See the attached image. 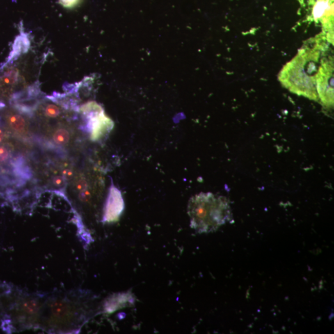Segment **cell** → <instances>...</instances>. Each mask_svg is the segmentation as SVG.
Here are the masks:
<instances>
[{"label":"cell","mask_w":334,"mask_h":334,"mask_svg":"<svg viewBox=\"0 0 334 334\" xmlns=\"http://www.w3.org/2000/svg\"><path fill=\"white\" fill-rule=\"evenodd\" d=\"M75 289L45 294L40 329L50 334H75L91 317L90 298Z\"/></svg>","instance_id":"6da1fadb"},{"label":"cell","mask_w":334,"mask_h":334,"mask_svg":"<svg viewBox=\"0 0 334 334\" xmlns=\"http://www.w3.org/2000/svg\"><path fill=\"white\" fill-rule=\"evenodd\" d=\"M44 293H30L9 284L0 285V323L7 333L40 329Z\"/></svg>","instance_id":"7a4b0ae2"},{"label":"cell","mask_w":334,"mask_h":334,"mask_svg":"<svg viewBox=\"0 0 334 334\" xmlns=\"http://www.w3.org/2000/svg\"><path fill=\"white\" fill-rule=\"evenodd\" d=\"M187 214L191 227L198 233L216 232L233 219L228 199L212 193H201L192 197Z\"/></svg>","instance_id":"3957f363"},{"label":"cell","mask_w":334,"mask_h":334,"mask_svg":"<svg viewBox=\"0 0 334 334\" xmlns=\"http://www.w3.org/2000/svg\"><path fill=\"white\" fill-rule=\"evenodd\" d=\"M78 111L85 121L82 130L88 132L91 141H102L113 130V121L105 115L104 109L97 102L86 103L79 108Z\"/></svg>","instance_id":"277c9868"},{"label":"cell","mask_w":334,"mask_h":334,"mask_svg":"<svg viewBox=\"0 0 334 334\" xmlns=\"http://www.w3.org/2000/svg\"><path fill=\"white\" fill-rule=\"evenodd\" d=\"M125 209L122 194L115 185L111 184L105 204L103 223H113L120 219Z\"/></svg>","instance_id":"5b68a950"},{"label":"cell","mask_w":334,"mask_h":334,"mask_svg":"<svg viewBox=\"0 0 334 334\" xmlns=\"http://www.w3.org/2000/svg\"><path fill=\"white\" fill-rule=\"evenodd\" d=\"M132 297L131 294H120L115 295L111 297L104 303V311L107 313H112L113 311L124 307L127 304L132 303Z\"/></svg>","instance_id":"8992f818"},{"label":"cell","mask_w":334,"mask_h":334,"mask_svg":"<svg viewBox=\"0 0 334 334\" xmlns=\"http://www.w3.org/2000/svg\"><path fill=\"white\" fill-rule=\"evenodd\" d=\"M30 47V41L26 33H22L18 37L14 44L13 53L10 56V60L16 59L20 55L28 51Z\"/></svg>","instance_id":"52a82bcc"},{"label":"cell","mask_w":334,"mask_h":334,"mask_svg":"<svg viewBox=\"0 0 334 334\" xmlns=\"http://www.w3.org/2000/svg\"><path fill=\"white\" fill-rule=\"evenodd\" d=\"M8 122L14 131L23 133L27 130L26 119L20 114H12L8 116Z\"/></svg>","instance_id":"ba28073f"},{"label":"cell","mask_w":334,"mask_h":334,"mask_svg":"<svg viewBox=\"0 0 334 334\" xmlns=\"http://www.w3.org/2000/svg\"><path fill=\"white\" fill-rule=\"evenodd\" d=\"M20 74L19 70L11 68L6 71L0 76V82L7 86H15L19 82Z\"/></svg>","instance_id":"9c48e42d"},{"label":"cell","mask_w":334,"mask_h":334,"mask_svg":"<svg viewBox=\"0 0 334 334\" xmlns=\"http://www.w3.org/2000/svg\"><path fill=\"white\" fill-rule=\"evenodd\" d=\"M71 138V133L68 129L65 128H59L54 131L52 134V141L56 145L64 146L69 144Z\"/></svg>","instance_id":"30bf717a"},{"label":"cell","mask_w":334,"mask_h":334,"mask_svg":"<svg viewBox=\"0 0 334 334\" xmlns=\"http://www.w3.org/2000/svg\"><path fill=\"white\" fill-rule=\"evenodd\" d=\"M43 113L47 118H56L61 115V109L55 104H48L43 109Z\"/></svg>","instance_id":"8fae6325"},{"label":"cell","mask_w":334,"mask_h":334,"mask_svg":"<svg viewBox=\"0 0 334 334\" xmlns=\"http://www.w3.org/2000/svg\"><path fill=\"white\" fill-rule=\"evenodd\" d=\"M82 0H58V3L63 8L73 10L81 3Z\"/></svg>","instance_id":"7c38bea8"},{"label":"cell","mask_w":334,"mask_h":334,"mask_svg":"<svg viewBox=\"0 0 334 334\" xmlns=\"http://www.w3.org/2000/svg\"><path fill=\"white\" fill-rule=\"evenodd\" d=\"M66 181L63 176H55L52 178V184L54 186L62 189L66 186Z\"/></svg>","instance_id":"4fadbf2b"},{"label":"cell","mask_w":334,"mask_h":334,"mask_svg":"<svg viewBox=\"0 0 334 334\" xmlns=\"http://www.w3.org/2000/svg\"><path fill=\"white\" fill-rule=\"evenodd\" d=\"M92 198V194L88 189L79 192L78 199L82 203H88L90 202Z\"/></svg>","instance_id":"5bb4252c"},{"label":"cell","mask_w":334,"mask_h":334,"mask_svg":"<svg viewBox=\"0 0 334 334\" xmlns=\"http://www.w3.org/2000/svg\"><path fill=\"white\" fill-rule=\"evenodd\" d=\"M10 157V152L8 148L4 146H0V163H5Z\"/></svg>","instance_id":"9a60e30c"},{"label":"cell","mask_w":334,"mask_h":334,"mask_svg":"<svg viewBox=\"0 0 334 334\" xmlns=\"http://www.w3.org/2000/svg\"><path fill=\"white\" fill-rule=\"evenodd\" d=\"M74 187L78 192L86 190V189H88V182H87L85 178H80L75 182Z\"/></svg>","instance_id":"2e32d148"},{"label":"cell","mask_w":334,"mask_h":334,"mask_svg":"<svg viewBox=\"0 0 334 334\" xmlns=\"http://www.w3.org/2000/svg\"><path fill=\"white\" fill-rule=\"evenodd\" d=\"M62 176L66 182H67V181L70 180L73 178V171L69 168L65 169L62 171Z\"/></svg>","instance_id":"e0dca14e"},{"label":"cell","mask_w":334,"mask_h":334,"mask_svg":"<svg viewBox=\"0 0 334 334\" xmlns=\"http://www.w3.org/2000/svg\"><path fill=\"white\" fill-rule=\"evenodd\" d=\"M4 138V132L1 128H0V143L3 141Z\"/></svg>","instance_id":"ac0fdd59"}]
</instances>
